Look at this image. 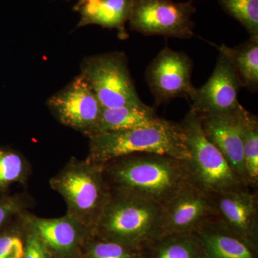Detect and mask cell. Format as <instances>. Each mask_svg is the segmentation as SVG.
Listing matches in <instances>:
<instances>
[{
    "label": "cell",
    "mask_w": 258,
    "mask_h": 258,
    "mask_svg": "<svg viewBox=\"0 0 258 258\" xmlns=\"http://www.w3.org/2000/svg\"><path fill=\"white\" fill-rule=\"evenodd\" d=\"M111 191L128 194L159 205L192 183L186 160L139 153L103 164Z\"/></svg>",
    "instance_id": "obj_1"
},
{
    "label": "cell",
    "mask_w": 258,
    "mask_h": 258,
    "mask_svg": "<svg viewBox=\"0 0 258 258\" xmlns=\"http://www.w3.org/2000/svg\"><path fill=\"white\" fill-rule=\"evenodd\" d=\"M86 160L105 164L139 153L163 154L188 160L189 152L181 123L161 118L154 124L93 134Z\"/></svg>",
    "instance_id": "obj_2"
},
{
    "label": "cell",
    "mask_w": 258,
    "mask_h": 258,
    "mask_svg": "<svg viewBox=\"0 0 258 258\" xmlns=\"http://www.w3.org/2000/svg\"><path fill=\"white\" fill-rule=\"evenodd\" d=\"M49 183L66 201V214L93 232L111 194L103 164L72 158Z\"/></svg>",
    "instance_id": "obj_3"
},
{
    "label": "cell",
    "mask_w": 258,
    "mask_h": 258,
    "mask_svg": "<svg viewBox=\"0 0 258 258\" xmlns=\"http://www.w3.org/2000/svg\"><path fill=\"white\" fill-rule=\"evenodd\" d=\"M160 212L157 204L111 191L93 231L104 240L142 249L160 235Z\"/></svg>",
    "instance_id": "obj_4"
},
{
    "label": "cell",
    "mask_w": 258,
    "mask_h": 258,
    "mask_svg": "<svg viewBox=\"0 0 258 258\" xmlns=\"http://www.w3.org/2000/svg\"><path fill=\"white\" fill-rule=\"evenodd\" d=\"M181 123L187 140L189 159L186 162L194 184L210 194L249 188L206 138L195 112L189 110Z\"/></svg>",
    "instance_id": "obj_5"
},
{
    "label": "cell",
    "mask_w": 258,
    "mask_h": 258,
    "mask_svg": "<svg viewBox=\"0 0 258 258\" xmlns=\"http://www.w3.org/2000/svg\"><path fill=\"white\" fill-rule=\"evenodd\" d=\"M81 76L89 85L103 108L143 104L123 52H110L86 57Z\"/></svg>",
    "instance_id": "obj_6"
},
{
    "label": "cell",
    "mask_w": 258,
    "mask_h": 258,
    "mask_svg": "<svg viewBox=\"0 0 258 258\" xmlns=\"http://www.w3.org/2000/svg\"><path fill=\"white\" fill-rule=\"evenodd\" d=\"M194 0H134L128 23L134 31L146 36L161 35L187 40L194 36L196 13Z\"/></svg>",
    "instance_id": "obj_7"
},
{
    "label": "cell",
    "mask_w": 258,
    "mask_h": 258,
    "mask_svg": "<svg viewBox=\"0 0 258 258\" xmlns=\"http://www.w3.org/2000/svg\"><path fill=\"white\" fill-rule=\"evenodd\" d=\"M193 62L183 52L166 47L160 51L146 71V81L157 105L176 98L191 101L196 88L191 83Z\"/></svg>",
    "instance_id": "obj_8"
},
{
    "label": "cell",
    "mask_w": 258,
    "mask_h": 258,
    "mask_svg": "<svg viewBox=\"0 0 258 258\" xmlns=\"http://www.w3.org/2000/svg\"><path fill=\"white\" fill-rule=\"evenodd\" d=\"M216 218L212 194L191 183L161 205L160 235L197 233Z\"/></svg>",
    "instance_id": "obj_9"
},
{
    "label": "cell",
    "mask_w": 258,
    "mask_h": 258,
    "mask_svg": "<svg viewBox=\"0 0 258 258\" xmlns=\"http://www.w3.org/2000/svg\"><path fill=\"white\" fill-rule=\"evenodd\" d=\"M47 106L62 124L88 137L94 133L103 109L81 75L49 98Z\"/></svg>",
    "instance_id": "obj_10"
},
{
    "label": "cell",
    "mask_w": 258,
    "mask_h": 258,
    "mask_svg": "<svg viewBox=\"0 0 258 258\" xmlns=\"http://www.w3.org/2000/svg\"><path fill=\"white\" fill-rule=\"evenodd\" d=\"M242 88L235 70L220 52L215 69L191 98V111L197 115H210L235 111L240 106L238 93Z\"/></svg>",
    "instance_id": "obj_11"
},
{
    "label": "cell",
    "mask_w": 258,
    "mask_h": 258,
    "mask_svg": "<svg viewBox=\"0 0 258 258\" xmlns=\"http://www.w3.org/2000/svg\"><path fill=\"white\" fill-rule=\"evenodd\" d=\"M250 188L212 194L217 219L244 240L257 246L258 196Z\"/></svg>",
    "instance_id": "obj_12"
},
{
    "label": "cell",
    "mask_w": 258,
    "mask_h": 258,
    "mask_svg": "<svg viewBox=\"0 0 258 258\" xmlns=\"http://www.w3.org/2000/svg\"><path fill=\"white\" fill-rule=\"evenodd\" d=\"M241 107L227 113L198 115L206 138L222 153L235 174L248 186L239 117Z\"/></svg>",
    "instance_id": "obj_13"
},
{
    "label": "cell",
    "mask_w": 258,
    "mask_h": 258,
    "mask_svg": "<svg viewBox=\"0 0 258 258\" xmlns=\"http://www.w3.org/2000/svg\"><path fill=\"white\" fill-rule=\"evenodd\" d=\"M20 219L28 230L35 234L50 252L69 254L77 247L83 232L89 231L66 214L57 218H42L26 212Z\"/></svg>",
    "instance_id": "obj_14"
},
{
    "label": "cell",
    "mask_w": 258,
    "mask_h": 258,
    "mask_svg": "<svg viewBox=\"0 0 258 258\" xmlns=\"http://www.w3.org/2000/svg\"><path fill=\"white\" fill-rule=\"evenodd\" d=\"M203 248V258H257V246L237 235L217 219L197 232Z\"/></svg>",
    "instance_id": "obj_15"
},
{
    "label": "cell",
    "mask_w": 258,
    "mask_h": 258,
    "mask_svg": "<svg viewBox=\"0 0 258 258\" xmlns=\"http://www.w3.org/2000/svg\"><path fill=\"white\" fill-rule=\"evenodd\" d=\"M134 0H88L78 3L75 10L81 19L77 28L90 25L117 30L120 39L127 38L125 23L128 22Z\"/></svg>",
    "instance_id": "obj_16"
},
{
    "label": "cell",
    "mask_w": 258,
    "mask_h": 258,
    "mask_svg": "<svg viewBox=\"0 0 258 258\" xmlns=\"http://www.w3.org/2000/svg\"><path fill=\"white\" fill-rule=\"evenodd\" d=\"M159 119L154 108L144 103L136 106L103 108L93 134L147 126L154 124Z\"/></svg>",
    "instance_id": "obj_17"
},
{
    "label": "cell",
    "mask_w": 258,
    "mask_h": 258,
    "mask_svg": "<svg viewBox=\"0 0 258 258\" xmlns=\"http://www.w3.org/2000/svg\"><path fill=\"white\" fill-rule=\"evenodd\" d=\"M145 258H203V248L196 233L165 234L142 247Z\"/></svg>",
    "instance_id": "obj_18"
},
{
    "label": "cell",
    "mask_w": 258,
    "mask_h": 258,
    "mask_svg": "<svg viewBox=\"0 0 258 258\" xmlns=\"http://www.w3.org/2000/svg\"><path fill=\"white\" fill-rule=\"evenodd\" d=\"M230 60L242 87L256 92L258 88V38L234 47L214 45Z\"/></svg>",
    "instance_id": "obj_19"
},
{
    "label": "cell",
    "mask_w": 258,
    "mask_h": 258,
    "mask_svg": "<svg viewBox=\"0 0 258 258\" xmlns=\"http://www.w3.org/2000/svg\"><path fill=\"white\" fill-rule=\"evenodd\" d=\"M241 135L246 178L249 188L257 189L258 185V118L244 107L240 113Z\"/></svg>",
    "instance_id": "obj_20"
},
{
    "label": "cell",
    "mask_w": 258,
    "mask_h": 258,
    "mask_svg": "<svg viewBox=\"0 0 258 258\" xmlns=\"http://www.w3.org/2000/svg\"><path fill=\"white\" fill-rule=\"evenodd\" d=\"M28 161L23 154L11 148L0 147V193H7L10 186L23 184L30 175Z\"/></svg>",
    "instance_id": "obj_21"
},
{
    "label": "cell",
    "mask_w": 258,
    "mask_h": 258,
    "mask_svg": "<svg viewBox=\"0 0 258 258\" xmlns=\"http://www.w3.org/2000/svg\"><path fill=\"white\" fill-rule=\"evenodd\" d=\"M222 8L247 30L250 38H258V0H219Z\"/></svg>",
    "instance_id": "obj_22"
},
{
    "label": "cell",
    "mask_w": 258,
    "mask_h": 258,
    "mask_svg": "<svg viewBox=\"0 0 258 258\" xmlns=\"http://www.w3.org/2000/svg\"><path fill=\"white\" fill-rule=\"evenodd\" d=\"M88 258H142L141 249L111 240H102L88 247Z\"/></svg>",
    "instance_id": "obj_23"
},
{
    "label": "cell",
    "mask_w": 258,
    "mask_h": 258,
    "mask_svg": "<svg viewBox=\"0 0 258 258\" xmlns=\"http://www.w3.org/2000/svg\"><path fill=\"white\" fill-rule=\"evenodd\" d=\"M29 207L30 200L25 195L0 193V232Z\"/></svg>",
    "instance_id": "obj_24"
},
{
    "label": "cell",
    "mask_w": 258,
    "mask_h": 258,
    "mask_svg": "<svg viewBox=\"0 0 258 258\" xmlns=\"http://www.w3.org/2000/svg\"><path fill=\"white\" fill-rule=\"evenodd\" d=\"M8 226L0 232V258H23L25 242L15 229H8Z\"/></svg>",
    "instance_id": "obj_25"
},
{
    "label": "cell",
    "mask_w": 258,
    "mask_h": 258,
    "mask_svg": "<svg viewBox=\"0 0 258 258\" xmlns=\"http://www.w3.org/2000/svg\"><path fill=\"white\" fill-rule=\"evenodd\" d=\"M25 242L23 258H50V252L45 244L31 231L29 230Z\"/></svg>",
    "instance_id": "obj_26"
},
{
    "label": "cell",
    "mask_w": 258,
    "mask_h": 258,
    "mask_svg": "<svg viewBox=\"0 0 258 258\" xmlns=\"http://www.w3.org/2000/svg\"><path fill=\"white\" fill-rule=\"evenodd\" d=\"M86 1H88V0H79V3H85Z\"/></svg>",
    "instance_id": "obj_27"
}]
</instances>
